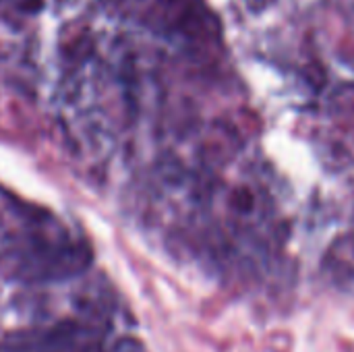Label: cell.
Returning <instances> with one entry per match:
<instances>
[{
    "mask_svg": "<svg viewBox=\"0 0 354 352\" xmlns=\"http://www.w3.org/2000/svg\"><path fill=\"white\" fill-rule=\"evenodd\" d=\"M2 352H102V342L89 328L64 324L44 334L21 336Z\"/></svg>",
    "mask_w": 354,
    "mask_h": 352,
    "instance_id": "cell-1",
    "label": "cell"
},
{
    "mask_svg": "<svg viewBox=\"0 0 354 352\" xmlns=\"http://www.w3.org/2000/svg\"><path fill=\"white\" fill-rule=\"evenodd\" d=\"M330 270L336 280L354 284V241L342 243L338 251H334V266Z\"/></svg>",
    "mask_w": 354,
    "mask_h": 352,
    "instance_id": "cell-2",
    "label": "cell"
},
{
    "mask_svg": "<svg viewBox=\"0 0 354 352\" xmlns=\"http://www.w3.org/2000/svg\"><path fill=\"white\" fill-rule=\"evenodd\" d=\"M110 352H145L143 344L137 342V340H131V338H122L114 344V349Z\"/></svg>",
    "mask_w": 354,
    "mask_h": 352,
    "instance_id": "cell-3",
    "label": "cell"
}]
</instances>
